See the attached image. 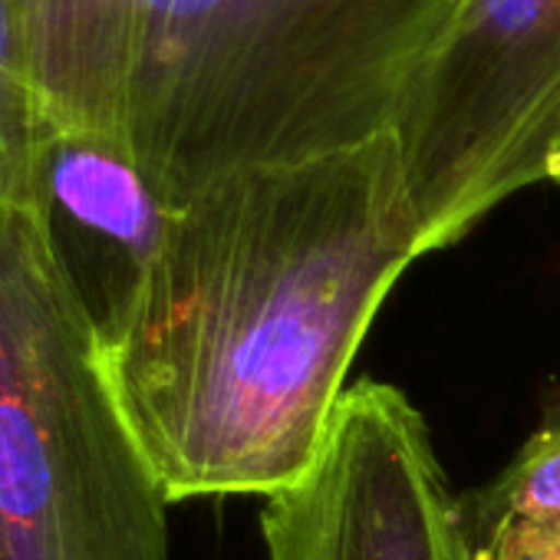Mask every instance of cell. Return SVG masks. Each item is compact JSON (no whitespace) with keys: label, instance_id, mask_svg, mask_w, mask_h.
<instances>
[{"label":"cell","instance_id":"6da1fadb","mask_svg":"<svg viewBox=\"0 0 560 560\" xmlns=\"http://www.w3.org/2000/svg\"><path fill=\"white\" fill-rule=\"evenodd\" d=\"M416 257L393 132L234 172L178 205L126 330L103 353L168 504L294 485Z\"/></svg>","mask_w":560,"mask_h":560},{"label":"cell","instance_id":"7a4b0ae2","mask_svg":"<svg viewBox=\"0 0 560 560\" xmlns=\"http://www.w3.org/2000/svg\"><path fill=\"white\" fill-rule=\"evenodd\" d=\"M50 129L126 149L178 208L393 129L465 0H18Z\"/></svg>","mask_w":560,"mask_h":560},{"label":"cell","instance_id":"3957f363","mask_svg":"<svg viewBox=\"0 0 560 560\" xmlns=\"http://www.w3.org/2000/svg\"><path fill=\"white\" fill-rule=\"evenodd\" d=\"M165 511L96 334L0 205V560H172Z\"/></svg>","mask_w":560,"mask_h":560},{"label":"cell","instance_id":"277c9868","mask_svg":"<svg viewBox=\"0 0 560 560\" xmlns=\"http://www.w3.org/2000/svg\"><path fill=\"white\" fill-rule=\"evenodd\" d=\"M422 254L560 185V0H465L393 122Z\"/></svg>","mask_w":560,"mask_h":560},{"label":"cell","instance_id":"5b68a950","mask_svg":"<svg viewBox=\"0 0 560 560\" xmlns=\"http://www.w3.org/2000/svg\"><path fill=\"white\" fill-rule=\"evenodd\" d=\"M267 560H468L429 425L389 383L347 386L317 462L264 498Z\"/></svg>","mask_w":560,"mask_h":560},{"label":"cell","instance_id":"8992f818","mask_svg":"<svg viewBox=\"0 0 560 560\" xmlns=\"http://www.w3.org/2000/svg\"><path fill=\"white\" fill-rule=\"evenodd\" d=\"M27 214L106 353L129 324L175 205L116 142L47 129Z\"/></svg>","mask_w":560,"mask_h":560},{"label":"cell","instance_id":"52a82bcc","mask_svg":"<svg viewBox=\"0 0 560 560\" xmlns=\"http://www.w3.org/2000/svg\"><path fill=\"white\" fill-rule=\"evenodd\" d=\"M468 550L485 560H560V412L481 488L458 498Z\"/></svg>","mask_w":560,"mask_h":560},{"label":"cell","instance_id":"ba28073f","mask_svg":"<svg viewBox=\"0 0 560 560\" xmlns=\"http://www.w3.org/2000/svg\"><path fill=\"white\" fill-rule=\"evenodd\" d=\"M47 129L34 90L21 4L0 0V205L27 211L34 162Z\"/></svg>","mask_w":560,"mask_h":560},{"label":"cell","instance_id":"9c48e42d","mask_svg":"<svg viewBox=\"0 0 560 560\" xmlns=\"http://www.w3.org/2000/svg\"><path fill=\"white\" fill-rule=\"evenodd\" d=\"M547 409H553V412H560V396H557V399H553V402H550Z\"/></svg>","mask_w":560,"mask_h":560}]
</instances>
